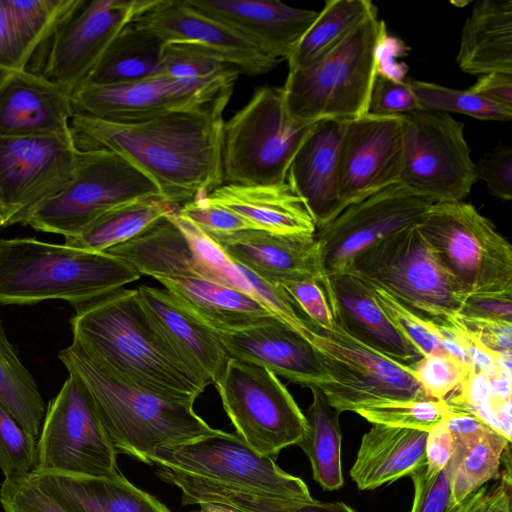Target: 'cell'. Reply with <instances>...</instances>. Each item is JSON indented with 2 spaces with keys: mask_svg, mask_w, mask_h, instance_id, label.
Instances as JSON below:
<instances>
[{
  "mask_svg": "<svg viewBox=\"0 0 512 512\" xmlns=\"http://www.w3.org/2000/svg\"><path fill=\"white\" fill-rule=\"evenodd\" d=\"M277 284L288 293L309 322L325 330L334 327L335 321L320 283L312 278H298Z\"/></svg>",
  "mask_w": 512,
  "mask_h": 512,
  "instance_id": "cell-53",
  "label": "cell"
},
{
  "mask_svg": "<svg viewBox=\"0 0 512 512\" xmlns=\"http://www.w3.org/2000/svg\"><path fill=\"white\" fill-rule=\"evenodd\" d=\"M36 444L0 402V469L5 478L35 470Z\"/></svg>",
  "mask_w": 512,
  "mask_h": 512,
  "instance_id": "cell-47",
  "label": "cell"
},
{
  "mask_svg": "<svg viewBox=\"0 0 512 512\" xmlns=\"http://www.w3.org/2000/svg\"><path fill=\"white\" fill-rule=\"evenodd\" d=\"M233 90L200 106L153 117L117 122L74 113L70 130L79 150L108 149L137 166L160 191L179 205L199 191L224 184V110Z\"/></svg>",
  "mask_w": 512,
  "mask_h": 512,
  "instance_id": "cell-1",
  "label": "cell"
},
{
  "mask_svg": "<svg viewBox=\"0 0 512 512\" xmlns=\"http://www.w3.org/2000/svg\"><path fill=\"white\" fill-rule=\"evenodd\" d=\"M344 272L384 290L427 322L447 321L462 304L417 224L364 249Z\"/></svg>",
  "mask_w": 512,
  "mask_h": 512,
  "instance_id": "cell-8",
  "label": "cell"
},
{
  "mask_svg": "<svg viewBox=\"0 0 512 512\" xmlns=\"http://www.w3.org/2000/svg\"><path fill=\"white\" fill-rule=\"evenodd\" d=\"M140 4L141 0H85L51 37L41 74L72 93L131 22Z\"/></svg>",
  "mask_w": 512,
  "mask_h": 512,
  "instance_id": "cell-19",
  "label": "cell"
},
{
  "mask_svg": "<svg viewBox=\"0 0 512 512\" xmlns=\"http://www.w3.org/2000/svg\"><path fill=\"white\" fill-rule=\"evenodd\" d=\"M232 65L214 51L186 42L166 43L162 56V74L176 79L211 77Z\"/></svg>",
  "mask_w": 512,
  "mask_h": 512,
  "instance_id": "cell-46",
  "label": "cell"
},
{
  "mask_svg": "<svg viewBox=\"0 0 512 512\" xmlns=\"http://www.w3.org/2000/svg\"><path fill=\"white\" fill-rule=\"evenodd\" d=\"M72 93L27 69L0 85V136L57 133L70 129Z\"/></svg>",
  "mask_w": 512,
  "mask_h": 512,
  "instance_id": "cell-26",
  "label": "cell"
},
{
  "mask_svg": "<svg viewBox=\"0 0 512 512\" xmlns=\"http://www.w3.org/2000/svg\"><path fill=\"white\" fill-rule=\"evenodd\" d=\"M85 0H3L26 64L39 46L50 40Z\"/></svg>",
  "mask_w": 512,
  "mask_h": 512,
  "instance_id": "cell-41",
  "label": "cell"
},
{
  "mask_svg": "<svg viewBox=\"0 0 512 512\" xmlns=\"http://www.w3.org/2000/svg\"><path fill=\"white\" fill-rule=\"evenodd\" d=\"M0 503L4 512H74L36 471L5 478L0 486Z\"/></svg>",
  "mask_w": 512,
  "mask_h": 512,
  "instance_id": "cell-45",
  "label": "cell"
},
{
  "mask_svg": "<svg viewBox=\"0 0 512 512\" xmlns=\"http://www.w3.org/2000/svg\"><path fill=\"white\" fill-rule=\"evenodd\" d=\"M313 399L304 413L307 431L298 446L307 455L314 480L326 491L344 485L341 463L340 413L327 401L319 387H311Z\"/></svg>",
  "mask_w": 512,
  "mask_h": 512,
  "instance_id": "cell-36",
  "label": "cell"
},
{
  "mask_svg": "<svg viewBox=\"0 0 512 512\" xmlns=\"http://www.w3.org/2000/svg\"><path fill=\"white\" fill-rule=\"evenodd\" d=\"M422 110L408 80L395 81L376 75L368 113L377 116H400Z\"/></svg>",
  "mask_w": 512,
  "mask_h": 512,
  "instance_id": "cell-52",
  "label": "cell"
},
{
  "mask_svg": "<svg viewBox=\"0 0 512 512\" xmlns=\"http://www.w3.org/2000/svg\"><path fill=\"white\" fill-rule=\"evenodd\" d=\"M218 336L229 357L263 366L293 383L320 388L331 380L313 343L277 317Z\"/></svg>",
  "mask_w": 512,
  "mask_h": 512,
  "instance_id": "cell-21",
  "label": "cell"
},
{
  "mask_svg": "<svg viewBox=\"0 0 512 512\" xmlns=\"http://www.w3.org/2000/svg\"><path fill=\"white\" fill-rule=\"evenodd\" d=\"M506 468L500 472L498 483L488 487L481 512H511V459L510 455L504 462Z\"/></svg>",
  "mask_w": 512,
  "mask_h": 512,
  "instance_id": "cell-60",
  "label": "cell"
},
{
  "mask_svg": "<svg viewBox=\"0 0 512 512\" xmlns=\"http://www.w3.org/2000/svg\"><path fill=\"white\" fill-rule=\"evenodd\" d=\"M408 81L422 110L459 113L480 120L509 121L512 118V110L494 104L469 89L458 90L415 79Z\"/></svg>",
  "mask_w": 512,
  "mask_h": 512,
  "instance_id": "cell-42",
  "label": "cell"
},
{
  "mask_svg": "<svg viewBox=\"0 0 512 512\" xmlns=\"http://www.w3.org/2000/svg\"><path fill=\"white\" fill-rule=\"evenodd\" d=\"M408 367L428 396L435 400H444L472 371L446 353L425 355Z\"/></svg>",
  "mask_w": 512,
  "mask_h": 512,
  "instance_id": "cell-48",
  "label": "cell"
},
{
  "mask_svg": "<svg viewBox=\"0 0 512 512\" xmlns=\"http://www.w3.org/2000/svg\"><path fill=\"white\" fill-rule=\"evenodd\" d=\"M157 280L193 315L217 332L242 330L275 317L252 296L204 278Z\"/></svg>",
  "mask_w": 512,
  "mask_h": 512,
  "instance_id": "cell-30",
  "label": "cell"
},
{
  "mask_svg": "<svg viewBox=\"0 0 512 512\" xmlns=\"http://www.w3.org/2000/svg\"><path fill=\"white\" fill-rule=\"evenodd\" d=\"M227 286L252 296L275 317L311 341L314 331L309 320L279 284L266 281L233 262L227 272Z\"/></svg>",
  "mask_w": 512,
  "mask_h": 512,
  "instance_id": "cell-43",
  "label": "cell"
},
{
  "mask_svg": "<svg viewBox=\"0 0 512 512\" xmlns=\"http://www.w3.org/2000/svg\"><path fill=\"white\" fill-rule=\"evenodd\" d=\"M214 385L237 435L257 453L276 457L303 439L304 413L267 368L230 357Z\"/></svg>",
  "mask_w": 512,
  "mask_h": 512,
  "instance_id": "cell-10",
  "label": "cell"
},
{
  "mask_svg": "<svg viewBox=\"0 0 512 512\" xmlns=\"http://www.w3.org/2000/svg\"><path fill=\"white\" fill-rule=\"evenodd\" d=\"M468 89L494 104L512 110V73L492 72L479 76Z\"/></svg>",
  "mask_w": 512,
  "mask_h": 512,
  "instance_id": "cell-57",
  "label": "cell"
},
{
  "mask_svg": "<svg viewBox=\"0 0 512 512\" xmlns=\"http://www.w3.org/2000/svg\"><path fill=\"white\" fill-rule=\"evenodd\" d=\"M326 298L335 323L358 342L406 366L423 357L391 323L360 278L348 272L329 276Z\"/></svg>",
  "mask_w": 512,
  "mask_h": 512,
  "instance_id": "cell-25",
  "label": "cell"
},
{
  "mask_svg": "<svg viewBox=\"0 0 512 512\" xmlns=\"http://www.w3.org/2000/svg\"><path fill=\"white\" fill-rule=\"evenodd\" d=\"M147 198L162 197L154 182L124 156L104 148L80 150L72 181L21 225L67 238L107 211Z\"/></svg>",
  "mask_w": 512,
  "mask_h": 512,
  "instance_id": "cell-9",
  "label": "cell"
},
{
  "mask_svg": "<svg viewBox=\"0 0 512 512\" xmlns=\"http://www.w3.org/2000/svg\"><path fill=\"white\" fill-rule=\"evenodd\" d=\"M368 285L376 303L384 314L423 356L445 353L440 348L439 337L431 322L416 316L384 290L370 284Z\"/></svg>",
  "mask_w": 512,
  "mask_h": 512,
  "instance_id": "cell-49",
  "label": "cell"
},
{
  "mask_svg": "<svg viewBox=\"0 0 512 512\" xmlns=\"http://www.w3.org/2000/svg\"><path fill=\"white\" fill-rule=\"evenodd\" d=\"M208 234V233H207ZM229 258L271 283L312 278L328 290L315 234H274L248 229L230 234H208Z\"/></svg>",
  "mask_w": 512,
  "mask_h": 512,
  "instance_id": "cell-22",
  "label": "cell"
},
{
  "mask_svg": "<svg viewBox=\"0 0 512 512\" xmlns=\"http://www.w3.org/2000/svg\"><path fill=\"white\" fill-rule=\"evenodd\" d=\"M487 489V485L481 487L476 492L470 494L461 503L452 505L447 512H481Z\"/></svg>",
  "mask_w": 512,
  "mask_h": 512,
  "instance_id": "cell-62",
  "label": "cell"
},
{
  "mask_svg": "<svg viewBox=\"0 0 512 512\" xmlns=\"http://www.w3.org/2000/svg\"><path fill=\"white\" fill-rule=\"evenodd\" d=\"M386 32L376 11L326 53L289 70L282 87L289 117L316 123L367 114L377 75V50Z\"/></svg>",
  "mask_w": 512,
  "mask_h": 512,
  "instance_id": "cell-5",
  "label": "cell"
},
{
  "mask_svg": "<svg viewBox=\"0 0 512 512\" xmlns=\"http://www.w3.org/2000/svg\"><path fill=\"white\" fill-rule=\"evenodd\" d=\"M137 291L142 302L166 333L214 384L230 358L218 332L193 315L167 289L142 285Z\"/></svg>",
  "mask_w": 512,
  "mask_h": 512,
  "instance_id": "cell-32",
  "label": "cell"
},
{
  "mask_svg": "<svg viewBox=\"0 0 512 512\" xmlns=\"http://www.w3.org/2000/svg\"><path fill=\"white\" fill-rule=\"evenodd\" d=\"M141 275L107 253L31 237L0 239V305L65 300L73 308Z\"/></svg>",
  "mask_w": 512,
  "mask_h": 512,
  "instance_id": "cell-4",
  "label": "cell"
},
{
  "mask_svg": "<svg viewBox=\"0 0 512 512\" xmlns=\"http://www.w3.org/2000/svg\"><path fill=\"white\" fill-rule=\"evenodd\" d=\"M428 432L372 424L363 434L350 477L359 490H373L426 467Z\"/></svg>",
  "mask_w": 512,
  "mask_h": 512,
  "instance_id": "cell-27",
  "label": "cell"
},
{
  "mask_svg": "<svg viewBox=\"0 0 512 512\" xmlns=\"http://www.w3.org/2000/svg\"><path fill=\"white\" fill-rule=\"evenodd\" d=\"M452 450V437L443 419L428 432L426 442V470L429 472H437L443 469L451 458Z\"/></svg>",
  "mask_w": 512,
  "mask_h": 512,
  "instance_id": "cell-59",
  "label": "cell"
},
{
  "mask_svg": "<svg viewBox=\"0 0 512 512\" xmlns=\"http://www.w3.org/2000/svg\"><path fill=\"white\" fill-rule=\"evenodd\" d=\"M34 471L110 477L118 473L117 453L84 382L69 372L50 400L36 444Z\"/></svg>",
  "mask_w": 512,
  "mask_h": 512,
  "instance_id": "cell-11",
  "label": "cell"
},
{
  "mask_svg": "<svg viewBox=\"0 0 512 512\" xmlns=\"http://www.w3.org/2000/svg\"><path fill=\"white\" fill-rule=\"evenodd\" d=\"M180 206L162 198H147L117 206L91 222L64 244L89 251L104 252L123 243Z\"/></svg>",
  "mask_w": 512,
  "mask_h": 512,
  "instance_id": "cell-38",
  "label": "cell"
},
{
  "mask_svg": "<svg viewBox=\"0 0 512 512\" xmlns=\"http://www.w3.org/2000/svg\"><path fill=\"white\" fill-rule=\"evenodd\" d=\"M410 477L414 486L410 512H447L453 505L448 464L437 472H429L425 467Z\"/></svg>",
  "mask_w": 512,
  "mask_h": 512,
  "instance_id": "cell-51",
  "label": "cell"
},
{
  "mask_svg": "<svg viewBox=\"0 0 512 512\" xmlns=\"http://www.w3.org/2000/svg\"><path fill=\"white\" fill-rule=\"evenodd\" d=\"M372 424L429 432L449 413L443 400H395L355 411Z\"/></svg>",
  "mask_w": 512,
  "mask_h": 512,
  "instance_id": "cell-44",
  "label": "cell"
},
{
  "mask_svg": "<svg viewBox=\"0 0 512 512\" xmlns=\"http://www.w3.org/2000/svg\"><path fill=\"white\" fill-rule=\"evenodd\" d=\"M511 373L499 367L487 373H473L443 401L449 412L476 417L511 442Z\"/></svg>",
  "mask_w": 512,
  "mask_h": 512,
  "instance_id": "cell-37",
  "label": "cell"
},
{
  "mask_svg": "<svg viewBox=\"0 0 512 512\" xmlns=\"http://www.w3.org/2000/svg\"><path fill=\"white\" fill-rule=\"evenodd\" d=\"M314 124L289 117L282 88L258 87L247 104L224 122V184L285 183L291 161Z\"/></svg>",
  "mask_w": 512,
  "mask_h": 512,
  "instance_id": "cell-7",
  "label": "cell"
},
{
  "mask_svg": "<svg viewBox=\"0 0 512 512\" xmlns=\"http://www.w3.org/2000/svg\"><path fill=\"white\" fill-rule=\"evenodd\" d=\"M401 122L400 184L432 204L466 198L477 179L463 123L448 113L429 110L403 114Z\"/></svg>",
  "mask_w": 512,
  "mask_h": 512,
  "instance_id": "cell-12",
  "label": "cell"
},
{
  "mask_svg": "<svg viewBox=\"0 0 512 512\" xmlns=\"http://www.w3.org/2000/svg\"><path fill=\"white\" fill-rule=\"evenodd\" d=\"M150 463L280 498L313 499L301 478L283 471L273 458L257 453L238 435L221 430L193 441L162 446L153 453Z\"/></svg>",
  "mask_w": 512,
  "mask_h": 512,
  "instance_id": "cell-14",
  "label": "cell"
},
{
  "mask_svg": "<svg viewBox=\"0 0 512 512\" xmlns=\"http://www.w3.org/2000/svg\"><path fill=\"white\" fill-rule=\"evenodd\" d=\"M165 44L150 29L129 22L79 87L125 84L162 74Z\"/></svg>",
  "mask_w": 512,
  "mask_h": 512,
  "instance_id": "cell-35",
  "label": "cell"
},
{
  "mask_svg": "<svg viewBox=\"0 0 512 512\" xmlns=\"http://www.w3.org/2000/svg\"><path fill=\"white\" fill-rule=\"evenodd\" d=\"M457 314L512 323V291L466 296Z\"/></svg>",
  "mask_w": 512,
  "mask_h": 512,
  "instance_id": "cell-55",
  "label": "cell"
},
{
  "mask_svg": "<svg viewBox=\"0 0 512 512\" xmlns=\"http://www.w3.org/2000/svg\"><path fill=\"white\" fill-rule=\"evenodd\" d=\"M210 202L244 218L256 229L274 234H315L317 227L287 182L275 185L223 184L208 194Z\"/></svg>",
  "mask_w": 512,
  "mask_h": 512,
  "instance_id": "cell-29",
  "label": "cell"
},
{
  "mask_svg": "<svg viewBox=\"0 0 512 512\" xmlns=\"http://www.w3.org/2000/svg\"><path fill=\"white\" fill-rule=\"evenodd\" d=\"M378 11L369 0H329L287 59L289 70L318 58Z\"/></svg>",
  "mask_w": 512,
  "mask_h": 512,
  "instance_id": "cell-40",
  "label": "cell"
},
{
  "mask_svg": "<svg viewBox=\"0 0 512 512\" xmlns=\"http://www.w3.org/2000/svg\"><path fill=\"white\" fill-rule=\"evenodd\" d=\"M286 512H356L352 507L342 501L321 502L311 500L287 501Z\"/></svg>",
  "mask_w": 512,
  "mask_h": 512,
  "instance_id": "cell-61",
  "label": "cell"
},
{
  "mask_svg": "<svg viewBox=\"0 0 512 512\" xmlns=\"http://www.w3.org/2000/svg\"><path fill=\"white\" fill-rule=\"evenodd\" d=\"M476 179L486 183L489 192L502 201L512 199V148L500 145L474 163Z\"/></svg>",
  "mask_w": 512,
  "mask_h": 512,
  "instance_id": "cell-54",
  "label": "cell"
},
{
  "mask_svg": "<svg viewBox=\"0 0 512 512\" xmlns=\"http://www.w3.org/2000/svg\"><path fill=\"white\" fill-rule=\"evenodd\" d=\"M208 194L199 191L192 200L179 207V214L208 234H230L256 229L231 210L210 202Z\"/></svg>",
  "mask_w": 512,
  "mask_h": 512,
  "instance_id": "cell-50",
  "label": "cell"
},
{
  "mask_svg": "<svg viewBox=\"0 0 512 512\" xmlns=\"http://www.w3.org/2000/svg\"><path fill=\"white\" fill-rule=\"evenodd\" d=\"M58 357L87 386L117 454L151 465L158 448L217 432L196 414L194 402L163 397L122 381L75 340Z\"/></svg>",
  "mask_w": 512,
  "mask_h": 512,
  "instance_id": "cell-3",
  "label": "cell"
},
{
  "mask_svg": "<svg viewBox=\"0 0 512 512\" xmlns=\"http://www.w3.org/2000/svg\"><path fill=\"white\" fill-rule=\"evenodd\" d=\"M344 121L316 122L288 169L286 182L300 197L318 228L343 210L340 196V144Z\"/></svg>",
  "mask_w": 512,
  "mask_h": 512,
  "instance_id": "cell-24",
  "label": "cell"
},
{
  "mask_svg": "<svg viewBox=\"0 0 512 512\" xmlns=\"http://www.w3.org/2000/svg\"><path fill=\"white\" fill-rule=\"evenodd\" d=\"M0 402L35 441L43 425L46 405L32 374L18 358L0 320Z\"/></svg>",
  "mask_w": 512,
  "mask_h": 512,
  "instance_id": "cell-39",
  "label": "cell"
},
{
  "mask_svg": "<svg viewBox=\"0 0 512 512\" xmlns=\"http://www.w3.org/2000/svg\"><path fill=\"white\" fill-rule=\"evenodd\" d=\"M239 73L236 67L207 78L183 80L158 74L135 82L81 86L72 92L75 113L126 122L190 109L233 90Z\"/></svg>",
  "mask_w": 512,
  "mask_h": 512,
  "instance_id": "cell-16",
  "label": "cell"
},
{
  "mask_svg": "<svg viewBox=\"0 0 512 512\" xmlns=\"http://www.w3.org/2000/svg\"><path fill=\"white\" fill-rule=\"evenodd\" d=\"M26 66L3 0H0V74L21 71L26 69Z\"/></svg>",
  "mask_w": 512,
  "mask_h": 512,
  "instance_id": "cell-58",
  "label": "cell"
},
{
  "mask_svg": "<svg viewBox=\"0 0 512 512\" xmlns=\"http://www.w3.org/2000/svg\"><path fill=\"white\" fill-rule=\"evenodd\" d=\"M417 229L458 297L512 291V247L474 206L434 203Z\"/></svg>",
  "mask_w": 512,
  "mask_h": 512,
  "instance_id": "cell-6",
  "label": "cell"
},
{
  "mask_svg": "<svg viewBox=\"0 0 512 512\" xmlns=\"http://www.w3.org/2000/svg\"><path fill=\"white\" fill-rule=\"evenodd\" d=\"M444 420L453 442L448 465L452 503L457 505L499 478L502 456L511 442L469 414L449 412Z\"/></svg>",
  "mask_w": 512,
  "mask_h": 512,
  "instance_id": "cell-28",
  "label": "cell"
},
{
  "mask_svg": "<svg viewBox=\"0 0 512 512\" xmlns=\"http://www.w3.org/2000/svg\"><path fill=\"white\" fill-rule=\"evenodd\" d=\"M105 252L125 261L141 276L160 278L200 277L191 246L178 226L163 217L133 238Z\"/></svg>",
  "mask_w": 512,
  "mask_h": 512,
  "instance_id": "cell-33",
  "label": "cell"
},
{
  "mask_svg": "<svg viewBox=\"0 0 512 512\" xmlns=\"http://www.w3.org/2000/svg\"><path fill=\"white\" fill-rule=\"evenodd\" d=\"M36 472L74 512H171L119 472L110 477Z\"/></svg>",
  "mask_w": 512,
  "mask_h": 512,
  "instance_id": "cell-34",
  "label": "cell"
},
{
  "mask_svg": "<svg viewBox=\"0 0 512 512\" xmlns=\"http://www.w3.org/2000/svg\"><path fill=\"white\" fill-rule=\"evenodd\" d=\"M197 12L231 27L279 62L288 59L318 12L280 1L184 0Z\"/></svg>",
  "mask_w": 512,
  "mask_h": 512,
  "instance_id": "cell-23",
  "label": "cell"
},
{
  "mask_svg": "<svg viewBox=\"0 0 512 512\" xmlns=\"http://www.w3.org/2000/svg\"><path fill=\"white\" fill-rule=\"evenodd\" d=\"M403 155L401 115L367 113L345 120L339 156L344 209L399 184Z\"/></svg>",
  "mask_w": 512,
  "mask_h": 512,
  "instance_id": "cell-18",
  "label": "cell"
},
{
  "mask_svg": "<svg viewBox=\"0 0 512 512\" xmlns=\"http://www.w3.org/2000/svg\"><path fill=\"white\" fill-rule=\"evenodd\" d=\"M310 327L314 331L311 342L331 378L320 389L339 413L388 401L431 399L408 366L368 348L336 323L331 330L311 322Z\"/></svg>",
  "mask_w": 512,
  "mask_h": 512,
  "instance_id": "cell-13",
  "label": "cell"
},
{
  "mask_svg": "<svg viewBox=\"0 0 512 512\" xmlns=\"http://www.w3.org/2000/svg\"><path fill=\"white\" fill-rule=\"evenodd\" d=\"M431 205L399 183L346 207L315 233L327 277L344 272L364 249L418 224Z\"/></svg>",
  "mask_w": 512,
  "mask_h": 512,
  "instance_id": "cell-17",
  "label": "cell"
},
{
  "mask_svg": "<svg viewBox=\"0 0 512 512\" xmlns=\"http://www.w3.org/2000/svg\"><path fill=\"white\" fill-rule=\"evenodd\" d=\"M80 150L71 130L0 136V228L22 224L73 179Z\"/></svg>",
  "mask_w": 512,
  "mask_h": 512,
  "instance_id": "cell-15",
  "label": "cell"
},
{
  "mask_svg": "<svg viewBox=\"0 0 512 512\" xmlns=\"http://www.w3.org/2000/svg\"><path fill=\"white\" fill-rule=\"evenodd\" d=\"M74 309L73 340L122 381L190 402L212 384L166 333L137 289L122 287Z\"/></svg>",
  "mask_w": 512,
  "mask_h": 512,
  "instance_id": "cell-2",
  "label": "cell"
},
{
  "mask_svg": "<svg viewBox=\"0 0 512 512\" xmlns=\"http://www.w3.org/2000/svg\"><path fill=\"white\" fill-rule=\"evenodd\" d=\"M463 327L481 345L494 354L511 351L512 323L464 317L457 314Z\"/></svg>",
  "mask_w": 512,
  "mask_h": 512,
  "instance_id": "cell-56",
  "label": "cell"
},
{
  "mask_svg": "<svg viewBox=\"0 0 512 512\" xmlns=\"http://www.w3.org/2000/svg\"><path fill=\"white\" fill-rule=\"evenodd\" d=\"M456 60L471 75L512 73V0L475 4L463 25Z\"/></svg>",
  "mask_w": 512,
  "mask_h": 512,
  "instance_id": "cell-31",
  "label": "cell"
},
{
  "mask_svg": "<svg viewBox=\"0 0 512 512\" xmlns=\"http://www.w3.org/2000/svg\"><path fill=\"white\" fill-rule=\"evenodd\" d=\"M0 230H1V228H0Z\"/></svg>",
  "mask_w": 512,
  "mask_h": 512,
  "instance_id": "cell-63",
  "label": "cell"
},
{
  "mask_svg": "<svg viewBox=\"0 0 512 512\" xmlns=\"http://www.w3.org/2000/svg\"><path fill=\"white\" fill-rule=\"evenodd\" d=\"M131 22L150 29L165 43L208 48L247 75L266 74L279 63L239 32L197 12L184 0H141Z\"/></svg>",
  "mask_w": 512,
  "mask_h": 512,
  "instance_id": "cell-20",
  "label": "cell"
}]
</instances>
